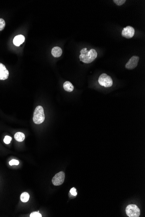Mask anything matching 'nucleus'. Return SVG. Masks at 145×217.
<instances>
[{"mask_svg":"<svg viewBox=\"0 0 145 217\" xmlns=\"http://www.w3.org/2000/svg\"><path fill=\"white\" fill-rule=\"evenodd\" d=\"M81 53L79 57L80 61L85 63L88 64L92 63L96 59L97 56V53L96 50L91 49L88 51L86 48L83 49L81 50Z\"/></svg>","mask_w":145,"mask_h":217,"instance_id":"1","label":"nucleus"},{"mask_svg":"<svg viewBox=\"0 0 145 217\" xmlns=\"http://www.w3.org/2000/svg\"><path fill=\"white\" fill-rule=\"evenodd\" d=\"M34 122L37 124L42 123L45 120L44 109L41 106H38L34 111L33 115Z\"/></svg>","mask_w":145,"mask_h":217,"instance_id":"2","label":"nucleus"},{"mask_svg":"<svg viewBox=\"0 0 145 217\" xmlns=\"http://www.w3.org/2000/svg\"><path fill=\"white\" fill-rule=\"evenodd\" d=\"M98 82L100 85L106 88L112 86L113 84V80L111 77L106 73L102 74L99 76Z\"/></svg>","mask_w":145,"mask_h":217,"instance_id":"3","label":"nucleus"},{"mask_svg":"<svg viewBox=\"0 0 145 217\" xmlns=\"http://www.w3.org/2000/svg\"><path fill=\"white\" fill-rule=\"evenodd\" d=\"M126 212L129 217H139L140 214V210L136 205H128L126 208Z\"/></svg>","mask_w":145,"mask_h":217,"instance_id":"4","label":"nucleus"},{"mask_svg":"<svg viewBox=\"0 0 145 217\" xmlns=\"http://www.w3.org/2000/svg\"><path fill=\"white\" fill-rule=\"evenodd\" d=\"M65 174L64 172H60L55 175L52 179V182L53 185L55 186H60L64 181Z\"/></svg>","mask_w":145,"mask_h":217,"instance_id":"5","label":"nucleus"},{"mask_svg":"<svg viewBox=\"0 0 145 217\" xmlns=\"http://www.w3.org/2000/svg\"><path fill=\"white\" fill-rule=\"evenodd\" d=\"M139 59H140V58L138 56H132L126 65V68L130 70L135 69L138 65Z\"/></svg>","mask_w":145,"mask_h":217,"instance_id":"6","label":"nucleus"},{"mask_svg":"<svg viewBox=\"0 0 145 217\" xmlns=\"http://www.w3.org/2000/svg\"><path fill=\"white\" fill-rule=\"evenodd\" d=\"M135 34V29L131 26H127L124 28L122 32V35L123 37L127 39L131 38L134 37Z\"/></svg>","mask_w":145,"mask_h":217,"instance_id":"7","label":"nucleus"},{"mask_svg":"<svg viewBox=\"0 0 145 217\" xmlns=\"http://www.w3.org/2000/svg\"><path fill=\"white\" fill-rule=\"evenodd\" d=\"M9 71L6 68L5 66L1 63H0V80H5L8 78Z\"/></svg>","mask_w":145,"mask_h":217,"instance_id":"8","label":"nucleus"},{"mask_svg":"<svg viewBox=\"0 0 145 217\" xmlns=\"http://www.w3.org/2000/svg\"><path fill=\"white\" fill-rule=\"evenodd\" d=\"M25 41V37L22 35H18L16 36L13 39V43L14 45L19 47Z\"/></svg>","mask_w":145,"mask_h":217,"instance_id":"9","label":"nucleus"},{"mask_svg":"<svg viewBox=\"0 0 145 217\" xmlns=\"http://www.w3.org/2000/svg\"><path fill=\"white\" fill-rule=\"evenodd\" d=\"M62 50L61 48L59 47H55L52 49L51 53L54 57H59L62 55Z\"/></svg>","mask_w":145,"mask_h":217,"instance_id":"10","label":"nucleus"},{"mask_svg":"<svg viewBox=\"0 0 145 217\" xmlns=\"http://www.w3.org/2000/svg\"><path fill=\"white\" fill-rule=\"evenodd\" d=\"M63 87L65 90L68 92H71L74 89V86L69 81H65L64 83Z\"/></svg>","mask_w":145,"mask_h":217,"instance_id":"11","label":"nucleus"},{"mask_svg":"<svg viewBox=\"0 0 145 217\" xmlns=\"http://www.w3.org/2000/svg\"><path fill=\"white\" fill-rule=\"evenodd\" d=\"M14 138L18 142H22L25 139V135L23 133L17 132L14 135Z\"/></svg>","mask_w":145,"mask_h":217,"instance_id":"12","label":"nucleus"},{"mask_svg":"<svg viewBox=\"0 0 145 217\" xmlns=\"http://www.w3.org/2000/svg\"><path fill=\"white\" fill-rule=\"evenodd\" d=\"M30 198L29 194L28 192H24L21 196V200L23 202H28Z\"/></svg>","mask_w":145,"mask_h":217,"instance_id":"13","label":"nucleus"},{"mask_svg":"<svg viewBox=\"0 0 145 217\" xmlns=\"http://www.w3.org/2000/svg\"><path fill=\"white\" fill-rule=\"evenodd\" d=\"M5 26V22L2 18H0V31L4 30Z\"/></svg>","mask_w":145,"mask_h":217,"instance_id":"14","label":"nucleus"},{"mask_svg":"<svg viewBox=\"0 0 145 217\" xmlns=\"http://www.w3.org/2000/svg\"><path fill=\"white\" fill-rule=\"evenodd\" d=\"M126 0H114L113 2L118 6H121L125 3Z\"/></svg>","mask_w":145,"mask_h":217,"instance_id":"15","label":"nucleus"},{"mask_svg":"<svg viewBox=\"0 0 145 217\" xmlns=\"http://www.w3.org/2000/svg\"><path fill=\"white\" fill-rule=\"evenodd\" d=\"M12 140V138L10 136H6L4 139V142L5 144H9L11 143Z\"/></svg>","mask_w":145,"mask_h":217,"instance_id":"16","label":"nucleus"},{"mask_svg":"<svg viewBox=\"0 0 145 217\" xmlns=\"http://www.w3.org/2000/svg\"><path fill=\"white\" fill-rule=\"evenodd\" d=\"M31 217H42V215L39 213V211L38 212H33L32 213L30 214Z\"/></svg>","mask_w":145,"mask_h":217,"instance_id":"17","label":"nucleus"},{"mask_svg":"<svg viewBox=\"0 0 145 217\" xmlns=\"http://www.w3.org/2000/svg\"><path fill=\"white\" fill-rule=\"evenodd\" d=\"M9 164L10 166H13V165L17 166L19 164V162L16 160H12L9 162Z\"/></svg>","mask_w":145,"mask_h":217,"instance_id":"18","label":"nucleus"},{"mask_svg":"<svg viewBox=\"0 0 145 217\" xmlns=\"http://www.w3.org/2000/svg\"><path fill=\"white\" fill-rule=\"evenodd\" d=\"M70 192L72 196H76L77 195V192L75 188H72L70 190Z\"/></svg>","mask_w":145,"mask_h":217,"instance_id":"19","label":"nucleus"}]
</instances>
